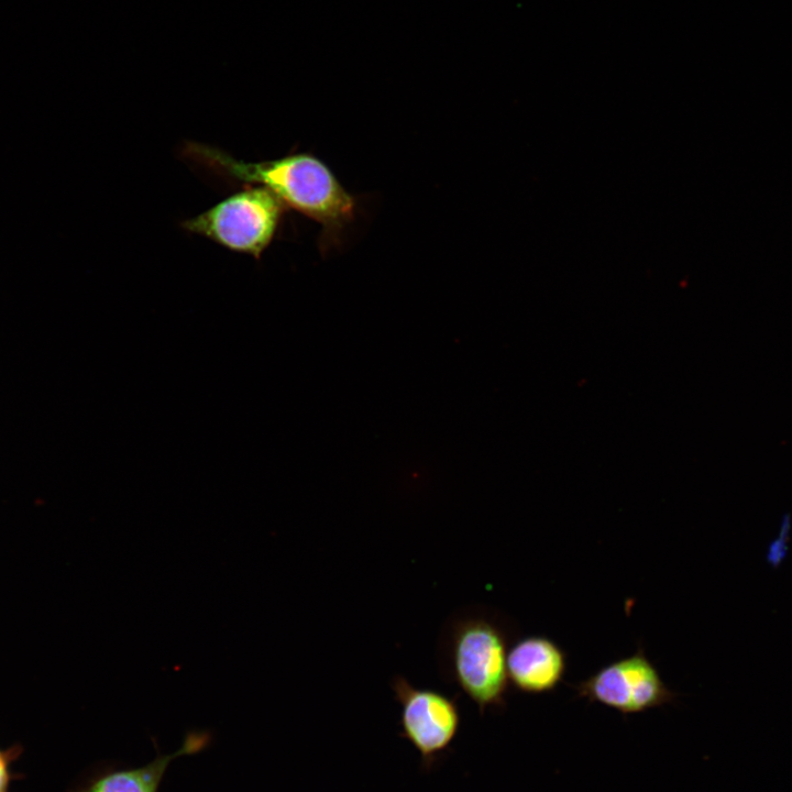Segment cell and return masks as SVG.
<instances>
[{"label":"cell","mask_w":792,"mask_h":792,"mask_svg":"<svg viewBox=\"0 0 792 792\" xmlns=\"http://www.w3.org/2000/svg\"><path fill=\"white\" fill-rule=\"evenodd\" d=\"M391 688L400 706V736L418 751L422 768L430 770L459 733L461 714L455 697L416 688L402 675L393 678Z\"/></svg>","instance_id":"5"},{"label":"cell","mask_w":792,"mask_h":792,"mask_svg":"<svg viewBox=\"0 0 792 792\" xmlns=\"http://www.w3.org/2000/svg\"><path fill=\"white\" fill-rule=\"evenodd\" d=\"M209 739L206 732H190L177 751L157 754L151 762L138 768H100L82 779L70 792H158L169 763L180 756L197 754L208 745Z\"/></svg>","instance_id":"7"},{"label":"cell","mask_w":792,"mask_h":792,"mask_svg":"<svg viewBox=\"0 0 792 792\" xmlns=\"http://www.w3.org/2000/svg\"><path fill=\"white\" fill-rule=\"evenodd\" d=\"M23 750V746L20 744L0 748V792H11L12 782L22 777L13 771L12 765L20 758Z\"/></svg>","instance_id":"9"},{"label":"cell","mask_w":792,"mask_h":792,"mask_svg":"<svg viewBox=\"0 0 792 792\" xmlns=\"http://www.w3.org/2000/svg\"><path fill=\"white\" fill-rule=\"evenodd\" d=\"M509 632L497 616L477 609L453 616L443 632L447 674L482 714L505 705Z\"/></svg>","instance_id":"2"},{"label":"cell","mask_w":792,"mask_h":792,"mask_svg":"<svg viewBox=\"0 0 792 792\" xmlns=\"http://www.w3.org/2000/svg\"><path fill=\"white\" fill-rule=\"evenodd\" d=\"M791 527V517L789 515H784L780 521L776 538H773L767 547L766 561L773 569L781 565L787 557Z\"/></svg>","instance_id":"8"},{"label":"cell","mask_w":792,"mask_h":792,"mask_svg":"<svg viewBox=\"0 0 792 792\" xmlns=\"http://www.w3.org/2000/svg\"><path fill=\"white\" fill-rule=\"evenodd\" d=\"M570 686L578 696L616 710L623 715L662 706L673 702L678 695L664 683L640 645L635 653L605 664Z\"/></svg>","instance_id":"4"},{"label":"cell","mask_w":792,"mask_h":792,"mask_svg":"<svg viewBox=\"0 0 792 792\" xmlns=\"http://www.w3.org/2000/svg\"><path fill=\"white\" fill-rule=\"evenodd\" d=\"M180 154L190 165L231 185L261 186L285 206L318 222L323 252L341 241L356 212V201L331 169L309 153L245 162L211 145L186 142Z\"/></svg>","instance_id":"1"},{"label":"cell","mask_w":792,"mask_h":792,"mask_svg":"<svg viewBox=\"0 0 792 792\" xmlns=\"http://www.w3.org/2000/svg\"><path fill=\"white\" fill-rule=\"evenodd\" d=\"M568 669V654L544 635L517 638L507 652V675L521 693L542 694L557 689Z\"/></svg>","instance_id":"6"},{"label":"cell","mask_w":792,"mask_h":792,"mask_svg":"<svg viewBox=\"0 0 792 792\" xmlns=\"http://www.w3.org/2000/svg\"><path fill=\"white\" fill-rule=\"evenodd\" d=\"M286 206L268 189L244 185L180 227L235 253L261 258L276 238Z\"/></svg>","instance_id":"3"}]
</instances>
